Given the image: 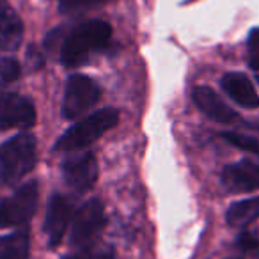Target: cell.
<instances>
[{"label": "cell", "mask_w": 259, "mask_h": 259, "mask_svg": "<svg viewBox=\"0 0 259 259\" xmlns=\"http://www.w3.org/2000/svg\"><path fill=\"white\" fill-rule=\"evenodd\" d=\"M37 181L22 185L11 197L0 202V227H20L30 222L37 208Z\"/></svg>", "instance_id": "obj_4"}, {"label": "cell", "mask_w": 259, "mask_h": 259, "mask_svg": "<svg viewBox=\"0 0 259 259\" xmlns=\"http://www.w3.org/2000/svg\"><path fill=\"white\" fill-rule=\"evenodd\" d=\"M101 93L98 83L85 75H71L66 82L64 100H62V115L66 119H78L98 103Z\"/></svg>", "instance_id": "obj_5"}, {"label": "cell", "mask_w": 259, "mask_h": 259, "mask_svg": "<svg viewBox=\"0 0 259 259\" xmlns=\"http://www.w3.org/2000/svg\"><path fill=\"white\" fill-rule=\"evenodd\" d=\"M255 219H259V197L243 199L229 206L226 213V220L231 227H247Z\"/></svg>", "instance_id": "obj_15"}, {"label": "cell", "mask_w": 259, "mask_h": 259, "mask_svg": "<svg viewBox=\"0 0 259 259\" xmlns=\"http://www.w3.org/2000/svg\"><path fill=\"white\" fill-rule=\"evenodd\" d=\"M36 124V108L27 98L0 91V128L29 130Z\"/></svg>", "instance_id": "obj_7"}, {"label": "cell", "mask_w": 259, "mask_h": 259, "mask_svg": "<svg viewBox=\"0 0 259 259\" xmlns=\"http://www.w3.org/2000/svg\"><path fill=\"white\" fill-rule=\"evenodd\" d=\"M220 181L222 187L233 194L259 190V163L252 160H240L236 163H231L224 167Z\"/></svg>", "instance_id": "obj_10"}, {"label": "cell", "mask_w": 259, "mask_h": 259, "mask_svg": "<svg viewBox=\"0 0 259 259\" xmlns=\"http://www.w3.org/2000/svg\"><path fill=\"white\" fill-rule=\"evenodd\" d=\"M20 62L13 57H2L0 59V83H13L20 78Z\"/></svg>", "instance_id": "obj_18"}, {"label": "cell", "mask_w": 259, "mask_h": 259, "mask_svg": "<svg viewBox=\"0 0 259 259\" xmlns=\"http://www.w3.org/2000/svg\"><path fill=\"white\" fill-rule=\"evenodd\" d=\"M73 219V204L68 197L61 194L52 195L48 202L47 219H45V233L50 247H57L64 238L68 226Z\"/></svg>", "instance_id": "obj_9"}, {"label": "cell", "mask_w": 259, "mask_h": 259, "mask_svg": "<svg viewBox=\"0 0 259 259\" xmlns=\"http://www.w3.org/2000/svg\"><path fill=\"white\" fill-rule=\"evenodd\" d=\"M23 41V22L18 13L4 0H0V50L13 52Z\"/></svg>", "instance_id": "obj_13"}, {"label": "cell", "mask_w": 259, "mask_h": 259, "mask_svg": "<svg viewBox=\"0 0 259 259\" xmlns=\"http://www.w3.org/2000/svg\"><path fill=\"white\" fill-rule=\"evenodd\" d=\"M229 259H234V257H229Z\"/></svg>", "instance_id": "obj_23"}, {"label": "cell", "mask_w": 259, "mask_h": 259, "mask_svg": "<svg viewBox=\"0 0 259 259\" xmlns=\"http://www.w3.org/2000/svg\"><path fill=\"white\" fill-rule=\"evenodd\" d=\"M247 50H248V64L254 71H259V27L252 29L248 34L247 41Z\"/></svg>", "instance_id": "obj_20"}, {"label": "cell", "mask_w": 259, "mask_h": 259, "mask_svg": "<svg viewBox=\"0 0 259 259\" xmlns=\"http://www.w3.org/2000/svg\"><path fill=\"white\" fill-rule=\"evenodd\" d=\"M222 139L229 142L231 146H234V148L241 149V151L259 156V139L248 137V135L238 134V132H226V134H222Z\"/></svg>", "instance_id": "obj_17"}, {"label": "cell", "mask_w": 259, "mask_h": 259, "mask_svg": "<svg viewBox=\"0 0 259 259\" xmlns=\"http://www.w3.org/2000/svg\"><path fill=\"white\" fill-rule=\"evenodd\" d=\"M37 142L32 134H20L0 146V183L15 185L34 169Z\"/></svg>", "instance_id": "obj_2"}, {"label": "cell", "mask_w": 259, "mask_h": 259, "mask_svg": "<svg viewBox=\"0 0 259 259\" xmlns=\"http://www.w3.org/2000/svg\"><path fill=\"white\" fill-rule=\"evenodd\" d=\"M112 37V27L103 20L83 22L66 36L61 48V61L66 68L83 64L91 54L103 50Z\"/></svg>", "instance_id": "obj_1"}, {"label": "cell", "mask_w": 259, "mask_h": 259, "mask_svg": "<svg viewBox=\"0 0 259 259\" xmlns=\"http://www.w3.org/2000/svg\"><path fill=\"white\" fill-rule=\"evenodd\" d=\"M103 2L107 0H59V9L64 15H73V13H80L94 8V6H100Z\"/></svg>", "instance_id": "obj_19"}, {"label": "cell", "mask_w": 259, "mask_h": 259, "mask_svg": "<svg viewBox=\"0 0 259 259\" xmlns=\"http://www.w3.org/2000/svg\"><path fill=\"white\" fill-rule=\"evenodd\" d=\"M220 85L226 91V94L233 101L245 108H259V94L255 91L254 83L247 78L243 73H226L220 80Z\"/></svg>", "instance_id": "obj_12"}, {"label": "cell", "mask_w": 259, "mask_h": 259, "mask_svg": "<svg viewBox=\"0 0 259 259\" xmlns=\"http://www.w3.org/2000/svg\"><path fill=\"white\" fill-rule=\"evenodd\" d=\"M30 250L29 231H16V233L0 236V259H27Z\"/></svg>", "instance_id": "obj_14"}, {"label": "cell", "mask_w": 259, "mask_h": 259, "mask_svg": "<svg viewBox=\"0 0 259 259\" xmlns=\"http://www.w3.org/2000/svg\"><path fill=\"white\" fill-rule=\"evenodd\" d=\"M66 259H115V252L110 245L91 243L76 250L75 254L68 255Z\"/></svg>", "instance_id": "obj_16"}, {"label": "cell", "mask_w": 259, "mask_h": 259, "mask_svg": "<svg viewBox=\"0 0 259 259\" xmlns=\"http://www.w3.org/2000/svg\"><path fill=\"white\" fill-rule=\"evenodd\" d=\"M105 222H107V219H105L103 204L98 199H91V201L83 202L73 215L71 234H69L71 245L80 248L91 245L101 233Z\"/></svg>", "instance_id": "obj_6"}, {"label": "cell", "mask_w": 259, "mask_h": 259, "mask_svg": "<svg viewBox=\"0 0 259 259\" xmlns=\"http://www.w3.org/2000/svg\"><path fill=\"white\" fill-rule=\"evenodd\" d=\"M117 122L119 112L115 108H101V110L94 112V114L75 122L66 134L61 135V139L55 142L54 149L55 151L68 153L87 148L94 141H98L101 135L107 134L108 130L114 128Z\"/></svg>", "instance_id": "obj_3"}, {"label": "cell", "mask_w": 259, "mask_h": 259, "mask_svg": "<svg viewBox=\"0 0 259 259\" xmlns=\"http://www.w3.org/2000/svg\"><path fill=\"white\" fill-rule=\"evenodd\" d=\"M257 80H259V75H257Z\"/></svg>", "instance_id": "obj_22"}, {"label": "cell", "mask_w": 259, "mask_h": 259, "mask_svg": "<svg viewBox=\"0 0 259 259\" xmlns=\"http://www.w3.org/2000/svg\"><path fill=\"white\" fill-rule=\"evenodd\" d=\"M192 100L197 108L209 119L220 122V124H234L240 121L238 114L226 103L222 98L208 85H197L192 91Z\"/></svg>", "instance_id": "obj_11"}, {"label": "cell", "mask_w": 259, "mask_h": 259, "mask_svg": "<svg viewBox=\"0 0 259 259\" xmlns=\"http://www.w3.org/2000/svg\"><path fill=\"white\" fill-rule=\"evenodd\" d=\"M62 178L64 183L78 194L91 190L98 180L96 156L93 153H83L66 158L62 163Z\"/></svg>", "instance_id": "obj_8"}, {"label": "cell", "mask_w": 259, "mask_h": 259, "mask_svg": "<svg viewBox=\"0 0 259 259\" xmlns=\"http://www.w3.org/2000/svg\"><path fill=\"white\" fill-rule=\"evenodd\" d=\"M236 247L245 254H255L259 255V238L252 233H241L236 238Z\"/></svg>", "instance_id": "obj_21"}]
</instances>
